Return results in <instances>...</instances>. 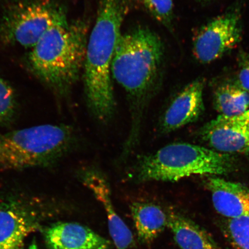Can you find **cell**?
<instances>
[{
    "mask_svg": "<svg viewBox=\"0 0 249 249\" xmlns=\"http://www.w3.org/2000/svg\"><path fill=\"white\" fill-rule=\"evenodd\" d=\"M164 46L150 29L138 26L118 39L111 63V76L126 92L130 127L121 158L124 160L139 142L143 120L149 104L162 83Z\"/></svg>",
    "mask_w": 249,
    "mask_h": 249,
    "instance_id": "6da1fadb",
    "label": "cell"
},
{
    "mask_svg": "<svg viewBox=\"0 0 249 249\" xmlns=\"http://www.w3.org/2000/svg\"><path fill=\"white\" fill-rule=\"evenodd\" d=\"M129 8L126 0H100L87 42L83 68L86 102L92 116L103 124L110 122L116 111L111 63Z\"/></svg>",
    "mask_w": 249,
    "mask_h": 249,
    "instance_id": "7a4b0ae2",
    "label": "cell"
},
{
    "mask_svg": "<svg viewBox=\"0 0 249 249\" xmlns=\"http://www.w3.org/2000/svg\"><path fill=\"white\" fill-rule=\"evenodd\" d=\"M89 23L83 18L55 25L30 49L28 65L37 79L59 96L69 94L85 64Z\"/></svg>",
    "mask_w": 249,
    "mask_h": 249,
    "instance_id": "3957f363",
    "label": "cell"
},
{
    "mask_svg": "<svg viewBox=\"0 0 249 249\" xmlns=\"http://www.w3.org/2000/svg\"><path fill=\"white\" fill-rule=\"evenodd\" d=\"M233 166L229 154L179 142L142 156L129 176L137 183L176 182L192 176L223 175L232 171Z\"/></svg>",
    "mask_w": 249,
    "mask_h": 249,
    "instance_id": "277c9868",
    "label": "cell"
},
{
    "mask_svg": "<svg viewBox=\"0 0 249 249\" xmlns=\"http://www.w3.org/2000/svg\"><path fill=\"white\" fill-rule=\"evenodd\" d=\"M70 125L44 124L0 132V170L20 171L55 164L76 143Z\"/></svg>",
    "mask_w": 249,
    "mask_h": 249,
    "instance_id": "5b68a950",
    "label": "cell"
},
{
    "mask_svg": "<svg viewBox=\"0 0 249 249\" xmlns=\"http://www.w3.org/2000/svg\"><path fill=\"white\" fill-rule=\"evenodd\" d=\"M67 18L65 8L55 0H11L0 17V41L31 49Z\"/></svg>",
    "mask_w": 249,
    "mask_h": 249,
    "instance_id": "8992f818",
    "label": "cell"
},
{
    "mask_svg": "<svg viewBox=\"0 0 249 249\" xmlns=\"http://www.w3.org/2000/svg\"><path fill=\"white\" fill-rule=\"evenodd\" d=\"M53 202L14 195L0 200V249H23L28 236L55 211Z\"/></svg>",
    "mask_w": 249,
    "mask_h": 249,
    "instance_id": "52a82bcc",
    "label": "cell"
},
{
    "mask_svg": "<svg viewBox=\"0 0 249 249\" xmlns=\"http://www.w3.org/2000/svg\"><path fill=\"white\" fill-rule=\"evenodd\" d=\"M239 9H232L203 25L193 39L194 57L202 64L218 60L235 48L242 38Z\"/></svg>",
    "mask_w": 249,
    "mask_h": 249,
    "instance_id": "ba28073f",
    "label": "cell"
},
{
    "mask_svg": "<svg viewBox=\"0 0 249 249\" xmlns=\"http://www.w3.org/2000/svg\"><path fill=\"white\" fill-rule=\"evenodd\" d=\"M200 134L214 150L249 156V109L232 117L219 115L205 124Z\"/></svg>",
    "mask_w": 249,
    "mask_h": 249,
    "instance_id": "9c48e42d",
    "label": "cell"
},
{
    "mask_svg": "<svg viewBox=\"0 0 249 249\" xmlns=\"http://www.w3.org/2000/svg\"><path fill=\"white\" fill-rule=\"evenodd\" d=\"M78 177L104 208L107 218L108 231L117 249H128L131 247L133 244L132 232L115 210L107 176L97 168L89 167L79 171Z\"/></svg>",
    "mask_w": 249,
    "mask_h": 249,
    "instance_id": "30bf717a",
    "label": "cell"
},
{
    "mask_svg": "<svg viewBox=\"0 0 249 249\" xmlns=\"http://www.w3.org/2000/svg\"><path fill=\"white\" fill-rule=\"evenodd\" d=\"M204 86L203 79H196L177 95L159 121V133L175 131L198 119L204 111Z\"/></svg>",
    "mask_w": 249,
    "mask_h": 249,
    "instance_id": "8fae6325",
    "label": "cell"
},
{
    "mask_svg": "<svg viewBox=\"0 0 249 249\" xmlns=\"http://www.w3.org/2000/svg\"><path fill=\"white\" fill-rule=\"evenodd\" d=\"M51 249H108L110 242L89 227L77 223L57 222L43 229Z\"/></svg>",
    "mask_w": 249,
    "mask_h": 249,
    "instance_id": "7c38bea8",
    "label": "cell"
},
{
    "mask_svg": "<svg viewBox=\"0 0 249 249\" xmlns=\"http://www.w3.org/2000/svg\"><path fill=\"white\" fill-rule=\"evenodd\" d=\"M206 185L214 210L221 215L229 219L249 213V189L247 186L216 177L208 178Z\"/></svg>",
    "mask_w": 249,
    "mask_h": 249,
    "instance_id": "4fadbf2b",
    "label": "cell"
},
{
    "mask_svg": "<svg viewBox=\"0 0 249 249\" xmlns=\"http://www.w3.org/2000/svg\"><path fill=\"white\" fill-rule=\"evenodd\" d=\"M168 224L180 249H223L194 221L172 210L167 211Z\"/></svg>",
    "mask_w": 249,
    "mask_h": 249,
    "instance_id": "5bb4252c",
    "label": "cell"
},
{
    "mask_svg": "<svg viewBox=\"0 0 249 249\" xmlns=\"http://www.w3.org/2000/svg\"><path fill=\"white\" fill-rule=\"evenodd\" d=\"M130 211L140 241L149 244L167 227V211L151 202H135Z\"/></svg>",
    "mask_w": 249,
    "mask_h": 249,
    "instance_id": "9a60e30c",
    "label": "cell"
},
{
    "mask_svg": "<svg viewBox=\"0 0 249 249\" xmlns=\"http://www.w3.org/2000/svg\"><path fill=\"white\" fill-rule=\"evenodd\" d=\"M213 105L220 116H237L249 110V93L237 84H223L214 92Z\"/></svg>",
    "mask_w": 249,
    "mask_h": 249,
    "instance_id": "2e32d148",
    "label": "cell"
},
{
    "mask_svg": "<svg viewBox=\"0 0 249 249\" xmlns=\"http://www.w3.org/2000/svg\"><path fill=\"white\" fill-rule=\"evenodd\" d=\"M129 5H135L157 20L168 30H173V0H126Z\"/></svg>",
    "mask_w": 249,
    "mask_h": 249,
    "instance_id": "e0dca14e",
    "label": "cell"
},
{
    "mask_svg": "<svg viewBox=\"0 0 249 249\" xmlns=\"http://www.w3.org/2000/svg\"><path fill=\"white\" fill-rule=\"evenodd\" d=\"M225 232L235 249H249V213L228 219Z\"/></svg>",
    "mask_w": 249,
    "mask_h": 249,
    "instance_id": "ac0fdd59",
    "label": "cell"
},
{
    "mask_svg": "<svg viewBox=\"0 0 249 249\" xmlns=\"http://www.w3.org/2000/svg\"><path fill=\"white\" fill-rule=\"evenodd\" d=\"M18 102L13 87L0 77V126L8 124L17 115Z\"/></svg>",
    "mask_w": 249,
    "mask_h": 249,
    "instance_id": "d6986e66",
    "label": "cell"
},
{
    "mask_svg": "<svg viewBox=\"0 0 249 249\" xmlns=\"http://www.w3.org/2000/svg\"><path fill=\"white\" fill-rule=\"evenodd\" d=\"M237 85L249 93V55H245L241 59Z\"/></svg>",
    "mask_w": 249,
    "mask_h": 249,
    "instance_id": "ffe728a7",
    "label": "cell"
},
{
    "mask_svg": "<svg viewBox=\"0 0 249 249\" xmlns=\"http://www.w3.org/2000/svg\"><path fill=\"white\" fill-rule=\"evenodd\" d=\"M29 249H38V247H37L36 245L35 244V243H33V244H31L30 246Z\"/></svg>",
    "mask_w": 249,
    "mask_h": 249,
    "instance_id": "44dd1931",
    "label": "cell"
},
{
    "mask_svg": "<svg viewBox=\"0 0 249 249\" xmlns=\"http://www.w3.org/2000/svg\"><path fill=\"white\" fill-rule=\"evenodd\" d=\"M203 1H209V0H203Z\"/></svg>",
    "mask_w": 249,
    "mask_h": 249,
    "instance_id": "7402d4cb",
    "label": "cell"
}]
</instances>
